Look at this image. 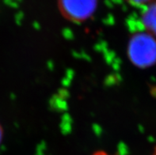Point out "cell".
<instances>
[{
    "instance_id": "cell-2",
    "label": "cell",
    "mask_w": 156,
    "mask_h": 155,
    "mask_svg": "<svg viewBox=\"0 0 156 155\" xmlns=\"http://www.w3.org/2000/svg\"><path fill=\"white\" fill-rule=\"evenodd\" d=\"M94 0H63V9L70 17L81 19L89 15L94 9Z\"/></svg>"
},
{
    "instance_id": "cell-4",
    "label": "cell",
    "mask_w": 156,
    "mask_h": 155,
    "mask_svg": "<svg viewBox=\"0 0 156 155\" xmlns=\"http://www.w3.org/2000/svg\"><path fill=\"white\" fill-rule=\"evenodd\" d=\"M153 155H156V150H155V151H154V154H153Z\"/></svg>"
},
{
    "instance_id": "cell-3",
    "label": "cell",
    "mask_w": 156,
    "mask_h": 155,
    "mask_svg": "<svg viewBox=\"0 0 156 155\" xmlns=\"http://www.w3.org/2000/svg\"><path fill=\"white\" fill-rule=\"evenodd\" d=\"M94 155H110V154L105 153V152H98V153H95Z\"/></svg>"
},
{
    "instance_id": "cell-5",
    "label": "cell",
    "mask_w": 156,
    "mask_h": 155,
    "mask_svg": "<svg viewBox=\"0 0 156 155\" xmlns=\"http://www.w3.org/2000/svg\"><path fill=\"white\" fill-rule=\"evenodd\" d=\"M0 139H1V131H0Z\"/></svg>"
},
{
    "instance_id": "cell-1",
    "label": "cell",
    "mask_w": 156,
    "mask_h": 155,
    "mask_svg": "<svg viewBox=\"0 0 156 155\" xmlns=\"http://www.w3.org/2000/svg\"><path fill=\"white\" fill-rule=\"evenodd\" d=\"M132 55L139 63L148 64L156 58V44L148 37H138L133 44Z\"/></svg>"
}]
</instances>
